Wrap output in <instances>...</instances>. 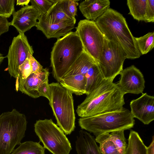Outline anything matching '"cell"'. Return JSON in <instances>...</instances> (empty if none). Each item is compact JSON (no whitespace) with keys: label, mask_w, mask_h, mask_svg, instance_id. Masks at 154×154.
Masks as SVG:
<instances>
[{"label":"cell","mask_w":154,"mask_h":154,"mask_svg":"<svg viewBox=\"0 0 154 154\" xmlns=\"http://www.w3.org/2000/svg\"><path fill=\"white\" fill-rule=\"evenodd\" d=\"M95 22L106 39L118 44L122 47L127 59H134L140 57L141 54L134 37L122 14L109 8Z\"/></svg>","instance_id":"7a4b0ae2"},{"label":"cell","mask_w":154,"mask_h":154,"mask_svg":"<svg viewBox=\"0 0 154 154\" xmlns=\"http://www.w3.org/2000/svg\"><path fill=\"white\" fill-rule=\"evenodd\" d=\"M54 3L46 14L41 15L38 20L51 23L66 21H76L75 18L68 14L64 8L63 0H53Z\"/></svg>","instance_id":"e0dca14e"},{"label":"cell","mask_w":154,"mask_h":154,"mask_svg":"<svg viewBox=\"0 0 154 154\" xmlns=\"http://www.w3.org/2000/svg\"><path fill=\"white\" fill-rule=\"evenodd\" d=\"M75 147L77 154H102L94 137L83 130L77 136Z\"/></svg>","instance_id":"ac0fdd59"},{"label":"cell","mask_w":154,"mask_h":154,"mask_svg":"<svg viewBox=\"0 0 154 154\" xmlns=\"http://www.w3.org/2000/svg\"><path fill=\"white\" fill-rule=\"evenodd\" d=\"M124 94L113 81L105 80L87 95L76 110L80 117L118 111L125 104Z\"/></svg>","instance_id":"6da1fadb"},{"label":"cell","mask_w":154,"mask_h":154,"mask_svg":"<svg viewBox=\"0 0 154 154\" xmlns=\"http://www.w3.org/2000/svg\"><path fill=\"white\" fill-rule=\"evenodd\" d=\"M31 5L39 11L41 15L46 14L53 5V0H31Z\"/></svg>","instance_id":"f1b7e54d"},{"label":"cell","mask_w":154,"mask_h":154,"mask_svg":"<svg viewBox=\"0 0 154 154\" xmlns=\"http://www.w3.org/2000/svg\"><path fill=\"white\" fill-rule=\"evenodd\" d=\"M14 0H0V17L9 18L15 11Z\"/></svg>","instance_id":"83f0119b"},{"label":"cell","mask_w":154,"mask_h":154,"mask_svg":"<svg viewBox=\"0 0 154 154\" xmlns=\"http://www.w3.org/2000/svg\"><path fill=\"white\" fill-rule=\"evenodd\" d=\"M37 91L40 96L45 97L49 101L51 98V90L48 82V80L41 83L38 86Z\"/></svg>","instance_id":"1f68e13d"},{"label":"cell","mask_w":154,"mask_h":154,"mask_svg":"<svg viewBox=\"0 0 154 154\" xmlns=\"http://www.w3.org/2000/svg\"><path fill=\"white\" fill-rule=\"evenodd\" d=\"M45 149L39 142L29 141L21 143L11 154H45Z\"/></svg>","instance_id":"d4e9b609"},{"label":"cell","mask_w":154,"mask_h":154,"mask_svg":"<svg viewBox=\"0 0 154 154\" xmlns=\"http://www.w3.org/2000/svg\"><path fill=\"white\" fill-rule=\"evenodd\" d=\"M32 73L31 67L27 58L19 67L18 75L16 81L23 80L28 77Z\"/></svg>","instance_id":"f546056e"},{"label":"cell","mask_w":154,"mask_h":154,"mask_svg":"<svg viewBox=\"0 0 154 154\" xmlns=\"http://www.w3.org/2000/svg\"><path fill=\"white\" fill-rule=\"evenodd\" d=\"M125 154H147V147L138 133L135 131H130Z\"/></svg>","instance_id":"7402d4cb"},{"label":"cell","mask_w":154,"mask_h":154,"mask_svg":"<svg viewBox=\"0 0 154 154\" xmlns=\"http://www.w3.org/2000/svg\"><path fill=\"white\" fill-rule=\"evenodd\" d=\"M40 16L34 6L28 5L14 12L10 25L15 27L19 34H24L32 27L36 26L37 20Z\"/></svg>","instance_id":"4fadbf2b"},{"label":"cell","mask_w":154,"mask_h":154,"mask_svg":"<svg viewBox=\"0 0 154 154\" xmlns=\"http://www.w3.org/2000/svg\"><path fill=\"white\" fill-rule=\"evenodd\" d=\"M120 79L116 85L124 94L142 93L145 88V81L140 70L132 65L120 72Z\"/></svg>","instance_id":"8fae6325"},{"label":"cell","mask_w":154,"mask_h":154,"mask_svg":"<svg viewBox=\"0 0 154 154\" xmlns=\"http://www.w3.org/2000/svg\"><path fill=\"white\" fill-rule=\"evenodd\" d=\"M10 26V22L7 18L0 17V36L8 31Z\"/></svg>","instance_id":"e575fe53"},{"label":"cell","mask_w":154,"mask_h":154,"mask_svg":"<svg viewBox=\"0 0 154 154\" xmlns=\"http://www.w3.org/2000/svg\"><path fill=\"white\" fill-rule=\"evenodd\" d=\"M29 53L32 55L34 51L24 34H19L14 37L7 55V69L11 76L17 78L19 67L28 58Z\"/></svg>","instance_id":"30bf717a"},{"label":"cell","mask_w":154,"mask_h":154,"mask_svg":"<svg viewBox=\"0 0 154 154\" xmlns=\"http://www.w3.org/2000/svg\"><path fill=\"white\" fill-rule=\"evenodd\" d=\"M84 51L75 32L57 39L52 48L50 60L53 75L58 83Z\"/></svg>","instance_id":"3957f363"},{"label":"cell","mask_w":154,"mask_h":154,"mask_svg":"<svg viewBox=\"0 0 154 154\" xmlns=\"http://www.w3.org/2000/svg\"><path fill=\"white\" fill-rule=\"evenodd\" d=\"M96 142L99 143L102 154H120L115 143L111 139L109 133H105L96 137Z\"/></svg>","instance_id":"cb8c5ba5"},{"label":"cell","mask_w":154,"mask_h":154,"mask_svg":"<svg viewBox=\"0 0 154 154\" xmlns=\"http://www.w3.org/2000/svg\"><path fill=\"white\" fill-rule=\"evenodd\" d=\"M131 112L134 118L145 125H148L154 120V97L142 93L139 98L132 100L130 104Z\"/></svg>","instance_id":"7c38bea8"},{"label":"cell","mask_w":154,"mask_h":154,"mask_svg":"<svg viewBox=\"0 0 154 154\" xmlns=\"http://www.w3.org/2000/svg\"><path fill=\"white\" fill-rule=\"evenodd\" d=\"M28 58L31 67L32 73L39 72L42 70V66L29 53L28 54Z\"/></svg>","instance_id":"836d02e7"},{"label":"cell","mask_w":154,"mask_h":154,"mask_svg":"<svg viewBox=\"0 0 154 154\" xmlns=\"http://www.w3.org/2000/svg\"><path fill=\"white\" fill-rule=\"evenodd\" d=\"M97 63L84 50L68 69L63 77L76 74L85 75L94 64Z\"/></svg>","instance_id":"ffe728a7"},{"label":"cell","mask_w":154,"mask_h":154,"mask_svg":"<svg viewBox=\"0 0 154 154\" xmlns=\"http://www.w3.org/2000/svg\"><path fill=\"white\" fill-rule=\"evenodd\" d=\"M76 21H66L58 23H51L39 20L36 26L37 29L41 31L48 39L59 38L71 32Z\"/></svg>","instance_id":"9a60e30c"},{"label":"cell","mask_w":154,"mask_h":154,"mask_svg":"<svg viewBox=\"0 0 154 154\" xmlns=\"http://www.w3.org/2000/svg\"><path fill=\"white\" fill-rule=\"evenodd\" d=\"M5 57H4L2 54L0 53V64L3 61Z\"/></svg>","instance_id":"74e56055"},{"label":"cell","mask_w":154,"mask_h":154,"mask_svg":"<svg viewBox=\"0 0 154 154\" xmlns=\"http://www.w3.org/2000/svg\"><path fill=\"white\" fill-rule=\"evenodd\" d=\"M127 3L129 10L128 14L138 21H144L147 0H128Z\"/></svg>","instance_id":"603a6c76"},{"label":"cell","mask_w":154,"mask_h":154,"mask_svg":"<svg viewBox=\"0 0 154 154\" xmlns=\"http://www.w3.org/2000/svg\"><path fill=\"white\" fill-rule=\"evenodd\" d=\"M124 131V130H121L109 133L111 139L116 145L120 154H125L128 146Z\"/></svg>","instance_id":"4316f807"},{"label":"cell","mask_w":154,"mask_h":154,"mask_svg":"<svg viewBox=\"0 0 154 154\" xmlns=\"http://www.w3.org/2000/svg\"><path fill=\"white\" fill-rule=\"evenodd\" d=\"M51 98L49 104L57 122V125L66 135L75 128V114L72 94L58 82L49 84Z\"/></svg>","instance_id":"5b68a950"},{"label":"cell","mask_w":154,"mask_h":154,"mask_svg":"<svg viewBox=\"0 0 154 154\" xmlns=\"http://www.w3.org/2000/svg\"><path fill=\"white\" fill-rule=\"evenodd\" d=\"M78 1L63 0L65 10L70 16L75 18L77 13V7L79 5Z\"/></svg>","instance_id":"4dcf8cb0"},{"label":"cell","mask_w":154,"mask_h":154,"mask_svg":"<svg viewBox=\"0 0 154 154\" xmlns=\"http://www.w3.org/2000/svg\"><path fill=\"white\" fill-rule=\"evenodd\" d=\"M147 23L154 22V0H147L146 14L144 20Z\"/></svg>","instance_id":"d6a6232c"},{"label":"cell","mask_w":154,"mask_h":154,"mask_svg":"<svg viewBox=\"0 0 154 154\" xmlns=\"http://www.w3.org/2000/svg\"><path fill=\"white\" fill-rule=\"evenodd\" d=\"M134 39L141 55L148 53L153 48L154 46V32H149L145 35L135 37Z\"/></svg>","instance_id":"484cf974"},{"label":"cell","mask_w":154,"mask_h":154,"mask_svg":"<svg viewBox=\"0 0 154 154\" xmlns=\"http://www.w3.org/2000/svg\"><path fill=\"white\" fill-rule=\"evenodd\" d=\"M49 74L47 68L43 69L40 72L32 73L26 79L16 81V90L32 98H38L40 96L37 91L38 87L41 83L48 80Z\"/></svg>","instance_id":"5bb4252c"},{"label":"cell","mask_w":154,"mask_h":154,"mask_svg":"<svg viewBox=\"0 0 154 154\" xmlns=\"http://www.w3.org/2000/svg\"><path fill=\"white\" fill-rule=\"evenodd\" d=\"M25 115L16 109L0 115V154H11L25 136Z\"/></svg>","instance_id":"8992f818"},{"label":"cell","mask_w":154,"mask_h":154,"mask_svg":"<svg viewBox=\"0 0 154 154\" xmlns=\"http://www.w3.org/2000/svg\"><path fill=\"white\" fill-rule=\"evenodd\" d=\"M75 32L82 42L84 50L97 63L102 53L105 37L95 22L80 20Z\"/></svg>","instance_id":"9c48e42d"},{"label":"cell","mask_w":154,"mask_h":154,"mask_svg":"<svg viewBox=\"0 0 154 154\" xmlns=\"http://www.w3.org/2000/svg\"><path fill=\"white\" fill-rule=\"evenodd\" d=\"M130 111L123 107L116 111L88 117H80L79 126L96 137L117 130H129L135 124Z\"/></svg>","instance_id":"277c9868"},{"label":"cell","mask_w":154,"mask_h":154,"mask_svg":"<svg viewBox=\"0 0 154 154\" xmlns=\"http://www.w3.org/2000/svg\"><path fill=\"white\" fill-rule=\"evenodd\" d=\"M30 1L29 0H17L16 5H17L26 6L28 5Z\"/></svg>","instance_id":"8d00e7d4"},{"label":"cell","mask_w":154,"mask_h":154,"mask_svg":"<svg viewBox=\"0 0 154 154\" xmlns=\"http://www.w3.org/2000/svg\"><path fill=\"white\" fill-rule=\"evenodd\" d=\"M60 84L72 94L81 95L85 94L86 79L85 75L76 74L62 79Z\"/></svg>","instance_id":"d6986e66"},{"label":"cell","mask_w":154,"mask_h":154,"mask_svg":"<svg viewBox=\"0 0 154 154\" xmlns=\"http://www.w3.org/2000/svg\"><path fill=\"white\" fill-rule=\"evenodd\" d=\"M34 131L44 147L53 154H69L70 141L60 128L51 119L37 120Z\"/></svg>","instance_id":"52a82bcc"},{"label":"cell","mask_w":154,"mask_h":154,"mask_svg":"<svg viewBox=\"0 0 154 154\" xmlns=\"http://www.w3.org/2000/svg\"><path fill=\"white\" fill-rule=\"evenodd\" d=\"M126 53L116 43L105 38L102 54L97 63L104 79L113 81L123 69Z\"/></svg>","instance_id":"ba28073f"},{"label":"cell","mask_w":154,"mask_h":154,"mask_svg":"<svg viewBox=\"0 0 154 154\" xmlns=\"http://www.w3.org/2000/svg\"><path fill=\"white\" fill-rule=\"evenodd\" d=\"M109 0H85L79 5L80 11L87 20H97L109 8Z\"/></svg>","instance_id":"2e32d148"},{"label":"cell","mask_w":154,"mask_h":154,"mask_svg":"<svg viewBox=\"0 0 154 154\" xmlns=\"http://www.w3.org/2000/svg\"><path fill=\"white\" fill-rule=\"evenodd\" d=\"M147 154H154V137H152V141L149 145L147 147Z\"/></svg>","instance_id":"d590c367"},{"label":"cell","mask_w":154,"mask_h":154,"mask_svg":"<svg viewBox=\"0 0 154 154\" xmlns=\"http://www.w3.org/2000/svg\"><path fill=\"white\" fill-rule=\"evenodd\" d=\"M85 76L86 79L85 94L87 95H89L105 80L97 63L91 67Z\"/></svg>","instance_id":"44dd1931"}]
</instances>
